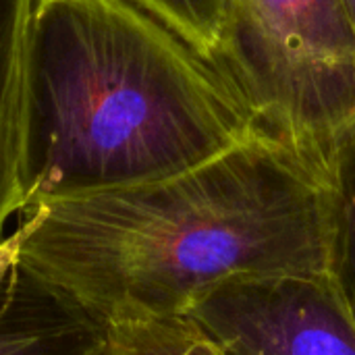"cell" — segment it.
<instances>
[{
  "label": "cell",
  "mask_w": 355,
  "mask_h": 355,
  "mask_svg": "<svg viewBox=\"0 0 355 355\" xmlns=\"http://www.w3.org/2000/svg\"><path fill=\"white\" fill-rule=\"evenodd\" d=\"M225 355H355V329L327 275L231 279L189 312Z\"/></svg>",
  "instance_id": "cell-4"
},
{
  "label": "cell",
  "mask_w": 355,
  "mask_h": 355,
  "mask_svg": "<svg viewBox=\"0 0 355 355\" xmlns=\"http://www.w3.org/2000/svg\"><path fill=\"white\" fill-rule=\"evenodd\" d=\"M333 146L260 125L166 179L23 212L17 260L100 324L185 316L231 279L322 277Z\"/></svg>",
  "instance_id": "cell-1"
},
{
  "label": "cell",
  "mask_w": 355,
  "mask_h": 355,
  "mask_svg": "<svg viewBox=\"0 0 355 355\" xmlns=\"http://www.w3.org/2000/svg\"><path fill=\"white\" fill-rule=\"evenodd\" d=\"M37 0H0V239L23 212L27 69Z\"/></svg>",
  "instance_id": "cell-6"
},
{
  "label": "cell",
  "mask_w": 355,
  "mask_h": 355,
  "mask_svg": "<svg viewBox=\"0 0 355 355\" xmlns=\"http://www.w3.org/2000/svg\"><path fill=\"white\" fill-rule=\"evenodd\" d=\"M98 355L225 354L189 316H166L106 324Z\"/></svg>",
  "instance_id": "cell-8"
},
{
  "label": "cell",
  "mask_w": 355,
  "mask_h": 355,
  "mask_svg": "<svg viewBox=\"0 0 355 355\" xmlns=\"http://www.w3.org/2000/svg\"><path fill=\"white\" fill-rule=\"evenodd\" d=\"M341 8H343V15L347 19V25H349L355 40V0H341Z\"/></svg>",
  "instance_id": "cell-11"
},
{
  "label": "cell",
  "mask_w": 355,
  "mask_h": 355,
  "mask_svg": "<svg viewBox=\"0 0 355 355\" xmlns=\"http://www.w3.org/2000/svg\"><path fill=\"white\" fill-rule=\"evenodd\" d=\"M335 210L327 279L355 329V119L333 141Z\"/></svg>",
  "instance_id": "cell-7"
},
{
  "label": "cell",
  "mask_w": 355,
  "mask_h": 355,
  "mask_svg": "<svg viewBox=\"0 0 355 355\" xmlns=\"http://www.w3.org/2000/svg\"><path fill=\"white\" fill-rule=\"evenodd\" d=\"M15 243H17L15 233H10L8 237H2V239H0V266H2L4 260L10 256V252L15 250Z\"/></svg>",
  "instance_id": "cell-10"
},
{
  "label": "cell",
  "mask_w": 355,
  "mask_h": 355,
  "mask_svg": "<svg viewBox=\"0 0 355 355\" xmlns=\"http://www.w3.org/2000/svg\"><path fill=\"white\" fill-rule=\"evenodd\" d=\"M256 127L227 71L137 2H35L23 212L185 173Z\"/></svg>",
  "instance_id": "cell-2"
},
{
  "label": "cell",
  "mask_w": 355,
  "mask_h": 355,
  "mask_svg": "<svg viewBox=\"0 0 355 355\" xmlns=\"http://www.w3.org/2000/svg\"><path fill=\"white\" fill-rule=\"evenodd\" d=\"M216 62L266 131L333 146L355 119V40L341 0H229Z\"/></svg>",
  "instance_id": "cell-3"
},
{
  "label": "cell",
  "mask_w": 355,
  "mask_h": 355,
  "mask_svg": "<svg viewBox=\"0 0 355 355\" xmlns=\"http://www.w3.org/2000/svg\"><path fill=\"white\" fill-rule=\"evenodd\" d=\"M216 62L229 0H133Z\"/></svg>",
  "instance_id": "cell-9"
},
{
  "label": "cell",
  "mask_w": 355,
  "mask_h": 355,
  "mask_svg": "<svg viewBox=\"0 0 355 355\" xmlns=\"http://www.w3.org/2000/svg\"><path fill=\"white\" fill-rule=\"evenodd\" d=\"M102 337L104 324L19 264L15 243L0 266V355H98Z\"/></svg>",
  "instance_id": "cell-5"
}]
</instances>
